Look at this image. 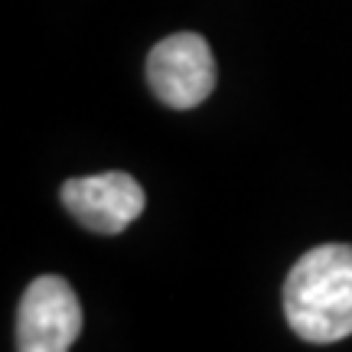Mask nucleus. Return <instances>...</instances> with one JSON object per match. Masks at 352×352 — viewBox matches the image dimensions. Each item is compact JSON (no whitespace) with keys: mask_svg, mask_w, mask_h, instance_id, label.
Wrapping results in <instances>:
<instances>
[{"mask_svg":"<svg viewBox=\"0 0 352 352\" xmlns=\"http://www.w3.org/2000/svg\"><path fill=\"white\" fill-rule=\"evenodd\" d=\"M284 316L307 342L352 336V245H320L290 267Z\"/></svg>","mask_w":352,"mask_h":352,"instance_id":"1","label":"nucleus"},{"mask_svg":"<svg viewBox=\"0 0 352 352\" xmlns=\"http://www.w3.org/2000/svg\"><path fill=\"white\" fill-rule=\"evenodd\" d=\"M215 59L209 43L199 33H173L160 39L147 56L151 91L166 108H196L215 88Z\"/></svg>","mask_w":352,"mask_h":352,"instance_id":"2","label":"nucleus"},{"mask_svg":"<svg viewBox=\"0 0 352 352\" xmlns=\"http://www.w3.org/2000/svg\"><path fill=\"white\" fill-rule=\"evenodd\" d=\"M82 333V303L69 280L43 274L26 287L16 314L20 352H65Z\"/></svg>","mask_w":352,"mask_h":352,"instance_id":"3","label":"nucleus"},{"mask_svg":"<svg viewBox=\"0 0 352 352\" xmlns=\"http://www.w3.org/2000/svg\"><path fill=\"white\" fill-rule=\"evenodd\" d=\"M63 206L69 215L82 222L85 228L98 235H118L131 222H138L147 192L131 173H98V176H78L63 183Z\"/></svg>","mask_w":352,"mask_h":352,"instance_id":"4","label":"nucleus"}]
</instances>
